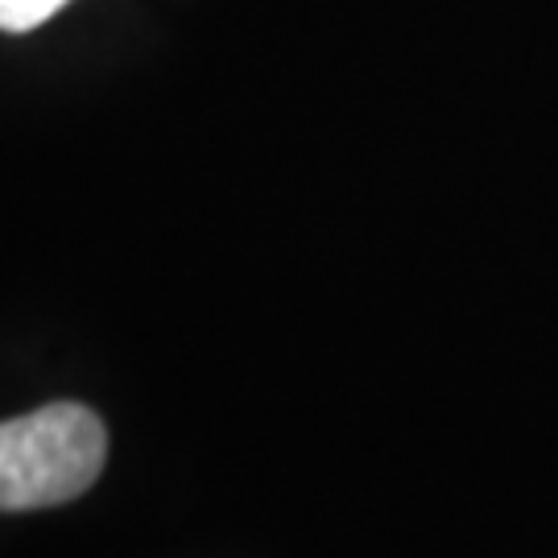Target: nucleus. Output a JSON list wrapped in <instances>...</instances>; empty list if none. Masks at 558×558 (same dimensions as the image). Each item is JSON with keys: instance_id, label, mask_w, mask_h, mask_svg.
<instances>
[{"instance_id": "obj_2", "label": "nucleus", "mask_w": 558, "mask_h": 558, "mask_svg": "<svg viewBox=\"0 0 558 558\" xmlns=\"http://www.w3.org/2000/svg\"><path fill=\"white\" fill-rule=\"evenodd\" d=\"M71 0H0V29L4 34H25L41 21H50Z\"/></svg>"}, {"instance_id": "obj_1", "label": "nucleus", "mask_w": 558, "mask_h": 558, "mask_svg": "<svg viewBox=\"0 0 558 558\" xmlns=\"http://www.w3.org/2000/svg\"><path fill=\"white\" fill-rule=\"evenodd\" d=\"M104 459L108 430L80 401L0 422V513H34L83 497L100 480Z\"/></svg>"}]
</instances>
